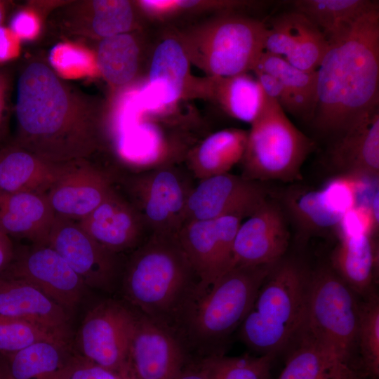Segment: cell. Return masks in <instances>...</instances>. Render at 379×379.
Listing matches in <instances>:
<instances>
[{"instance_id": "obj_1", "label": "cell", "mask_w": 379, "mask_h": 379, "mask_svg": "<svg viewBox=\"0 0 379 379\" xmlns=\"http://www.w3.org/2000/svg\"><path fill=\"white\" fill-rule=\"evenodd\" d=\"M13 144L52 163L86 160L100 147L99 103L41 59L22 67L16 86Z\"/></svg>"}, {"instance_id": "obj_2", "label": "cell", "mask_w": 379, "mask_h": 379, "mask_svg": "<svg viewBox=\"0 0 379 379\" xmlns=\"http://www.w3.org/2000/svg\"><path fill=\"white\" fill-rule=\"evenodd\" d=\"M379 106L378 5L328 41L317 70L312 121L321 131L339 136Z\"/></svg>"}, {"instance_id": "obj_3", "label": "cell", "mask_w": 379, "mask_h": 379, "mask_svg": "<svg viewBox=\"0 0 379 379\" xmlns=\"http://www.w3.org/2000/svg\"><path fill=\"white\" fill-rule=\"evenodd\" d=\"M199 283L177 234H151L132 254L124 288L142 314L177 335Z\"/></svg>"}, {"instance_id": "obj_4", "label": "cell", "mask_w": 379, "mask_h": 379, "mask_svg": "<svg viewBox=\"0 0 379 379\" xmlns=\"http://www.w3.org/2000/svg\"><path fill=\"white\" fill-rule=\"evenodd\" d=\"M311 270L286 255L271 268L239 326L243 342L259 355L275 354L295 342L302 329Z\"/></svg>"}, {"instance_id": "obj_5", "label": "cell", "mask_w": 379, "mask_h": 379, "mask_svg": "<svg viewBox=\"0 0 379 379\" xmlns=\"http://www.w3.org/2000/svg\"><path fill=\"white\" fill-rule=\"evenodd\" d=\"M274 265L234 266L196 293L178 331L182 343L206 350L239 327Z\"/></svg>"}, {"instance_id": "obj_6", "label": "cell", "mask_w": 379, "mask_h": 379, "mask_svg": "<svg viewBox=\"0 0 379 379\" xmlns=\"http://www.w3.org/2000/svg\"><path fill=\"white\" fill-rule=\"evenodd\" d=\"M251 124L241 160V175L261 182L301 180V168L314 149V142L267 95L260 112Z\"/></svg>"}, {"instance_id": "obj_7", "label": "cell", "mask_w": 379, "mask_h": 379, "mask_svg": "<svg viewBox=\"0 0 379 379\" xmlns=\"http://www.w3.org/2000/svg\"><path fill=\"white\" fill-rule=\"evenodd\" d=\"M266 23L227 14L201 26L180 41L190 61L211 77L253 71L265 51Z\"/></svg>"}, {"instance_id": "obj_8", "label": "cell", "mask_w": 379, "mask_h": 379, "mask_svg": "<svg viewBox=\"0 0 379 379\" xmlns=\"http://www.w3.org/2000/svg\"><path fill=\"white\" fill-rule=\"evenodd\" d=\"M356 295L329 264L311 270L305 319L300 335L353 364L359 312Z\"/></svg>"}, {"instance_id": "obj_9", "label": "cell", "mask_w": 379, "mask_h": 379, "mask_svg": "<svg viewBox=\"0 0 379 379\" xmlns=\"http://www.w3.org/2000/svg\"><path fill=\"white\" fill-rule=\"evenodd\" d=\"M362 180L340 175L321 189L291 186L278 194L288 222L303 243L337 230L343 215L356 206Z\"/></svg>"}, {"instance_id": "obj_10", "label": "cell", "mask_w": 379, "mask_h": 379, "mask_svg": "<svg viewBox=\"0 0 379 379\" xmlns=\"http://www.w3.org/2000/svg\"><path fill=\"white\" fill-rule=\"evenodd\" d=\"M193 187L187 174L162 166L133 177L128 187L129 201L149 234H177L183 225L186 203Z\"/></svg>"}, {"instance_id": "obj_11", "label": "cell", "mask_w": 379, "mask_h": 379, "mask_svg": "<svg viewBox=\"0 0 379 379\" xmlns=\"http://www.w3.org/2000/svg\"><path fill=\"white\" fill-rule=\"evenodd\" d=\"M136 315L122 305L105 301L91 310L79 333L81 357L127 377V361Z\"/></svg>"}, {"instance_id": "obj_12", "label": "cell", "mask_w": 379, "mask_h": 379, "mask_svg": "<svg viewBox=\"0 0 379 379\" xmlns=\"http://www.w3.org/2000/svg\"><path fill=\"white\" fill-rule=\"evenodd\" d=\"M264 183L230 173L200 180L189 194L183 225L227 216L250 217L272 195Z\"/></svg>"}, {"instance_id": "obj_13", "label": "cell", "mask_w": 379, "mask_h": 379, "mask_svg": "<svg viewBox=\"0 0 379 379\" xmlns=\"http://www.w3.org/2000/svg\"><path fill=\"white\" fill-rule=\"evenodd\" d=\"M241 219L227 216L185 223L177 234L198 279L200 292L232 267L233 244Z\"/></svg>"}, {"instance_id": "obj_14", "label": "cell", "mask_w": 379, "mask_h": 379, "mask_svg": "<svg viewBox=\"0 0 379 379\" xmlns=\"http://www.w3.org/2000/svg\"><path fill=\"white\" fill-rule=\"evenodd\" d=\"M185 348L173 331L144 314L136 315L127 376L130 379H177L185 368Z\"/></svg>"}, {"instance_id": "obj_15", "label": "cell", "mask_w": 379, "mask_h": 379, "mask_svg": "<svg viewBox=\"0 0 379 379\" xmlns=\"http://www.w3.org/2000/svg\"><path fill=\"white\" fill-rule=\"evenodd\" d=\"M289 240L288 218L278 200L271 197L238 227L232 267L275 264L286 255Z\"/></svg>"}, {"instance_id": "obj_16", "label": "cell", "mask_w": 379, "mask_h": 379, "mask_svg": "<svg viewBox=\"0 0 379 379\" xmlns=\"http://www.w3.org/2000/svg\"><path fill=\"white\" fill-rule=\"evenodd\" d=\"M0 275L34 285L65 309L79 302L86 287L63 258L48 245H34L13 256Z\"/></svg>"}, {"instance_id": "obj_17", "label": "cell", "mask_w": 379, "mask_h": 379, "mask_svg": "<svg viewBox=\"0 0 379 379\" xmlns=\"http://www.w3.org/2000/svg\"><path fill=\"white\" fill-rule=\"evenodd\" d=\"M56 251L85 284L106 289L117 270V254L105 248L76 221L55 216L48 244Z\"/></svg>"}, {"instance_id": "obj_18", "label": "cell", "mask_w": 379, "mask_h": 379, "mask_svg": "<svg viewBox=\"0 0 379 379\" xmlns=\"http://www.w3.org/2000/svg\"><path fill=\"white\" fill-rule=\"evenodd\" d=\"M265 52L279 56L306 72H316L328 41L307 18L295 11L280 13L266 23Z\"/></svg>"}, {"instance_id": "obj_19", "label": "cell", "mask_w": 379, "mask_h": 379, "mask_svg": "<svg viewBox=\"0 0 379 379\" xmlns=\"http://www.w3.org/2000/svg\"><path fill=\"white\" fill-rule=\"evenodd\" d=\"M112 188L104 172L80 160L66 164L46 197L55 215L78 222L98 207Z\"/></svg>"}, {"instance_id": "obj_20", "label": "cell", "mask_w": 379, "mask_h": 379, "mask_svg": "<svg viewBox=\"0 0 379 379\" xmlns=\"http://www.w3.org/2000/svg\"><path fill=\"white\" fill-rule=\"evenodd\" d=\"M77 222L95 241L115 254L138 245L145 234L149 235L136 208L114 188Z\"/></svg>"}, {"instance_id": "obj_21", "label": "cell", "mask_w": 379, "mask_h": 379, "mask_svg": "<svg viewBox=\"0 0 379 379\" xmlns=\"http://www.w3.org/2000/svg\"><path fill=\"white\" fill-rule=\"evenodd\" d=\"M189 58L180 40L167 38L157 46L148 81L136 92L145 111L160 109L181 96L189 75Z\"/></svg>"}, {"instance_id": "obj_22", "label": "cell", "mask_w": 379, "mask_h": 379, "mask_svg": "<svg viewBox=\"0 0 379 379\" xmlns=\"http://www.w3.org/2000/svg\"><path fill=\"white\" fill-rule=\"evenodd\" d=\"M329 161L340 175L360 180L379 175V110L338 137Z\"/></svg>"}, {"instance_id": "obj_23", "label": "cell", "mask_w": 379, "mask_h": 379, "mask_svg": "<svg viewBox=\"0 0 379 379\" xmlns=\"http://www.w3.org/2000/svg\"><path fill=\"white\" fill-rule=\"evenodd\" d=\"M0 316L67 335L66 309L34 285L0 275Z\"/></svg>"}, {"instance_id": "obj_24", "label": "cell", "mask_w": 379, "mask_h": 379, "mask_svg": "<svg viewBox=\"0 0 379 379\" xmlns=\"http://www.w3.org/2000/svg\"><path fill=\"white\" fill-rule=\"evenodd\" d=\"M62 27L70 34L98 38L128 33L134 22L132 4L124 0L72 3L61 10Z\"/></svg>"}, {"instance_id": "obj_25", "label": "cell", "mask_w": 379, "mask_h": 379, "mask_svg": "<svg viewBox=\"0 0 379 379\" xmlns=\"http://www.w3.org/2000/svg\"><path fill=\"white\" fill-rule=\"evenodd\" d=\"M55 216L46 194L0 193V230L8 237L47 245Z\"/></svg>"}, {"instance_id": "obj_26", "label": "cell", "mask_w": 379, "mask_h": 379, "mask_svg": "<svg viewBox=\"0 0 379 379\" xmlns=\"http://www.w3.org/2000/svg\"><path fill=\"white\" fill-rule=\"evenodd\" d=\"M66 164L48 161L13 143L0 148V193L46 194Z\"/></svg>"}, {"instance_id": "obj_27", "label": "cell", "mask_w": 379, "mask_h": 379, "mask_svg": "<svg viewBox=\"0 0 379 379\" xmlns=\"http://www.w3.org/2000/svg\"><path fill=\"white\" fill-rule=\"evenodd\" d=\"M378 251L373 237L361 234L340 238L329 265L338 277L363 298L374 289Z\"/></svg>"}, {"instance_id": "obj_28", "label": "cell", "mask_w": 379, "mask_h": 379, "mask_svg": "<svg viewBox=\"0 0 379 379\" xmlns=\"http://www.w3.org/2000/svg\"><path fill=\"white\" fill-rule=\"evenodd\" d=\"M296 347L275 379H364L356 366L300 335Z\"/></svg>"}, {"instance_id": "obj_29", "label": "cell", "mask_w": 379, "mask_h": 379, "mask_svg": "<svg viewBox=\"0 0 379 379\" xmlns=\"http://www.w3.org/2000/svg\"><path fill=\"white\" fill-rule=\"evenodd\" d=\"M66 340H43L6 355L8 379H60L74 359Z\"/></svg>"}, {"instance_id": "obj_30", "label": "cell", "mask_w": 379, "mask_h": 379, "mask_svg": "<svg viewBox=\"0 0 379 379\" xmlns=\"http://www.w3.org/2000/svg\"><path fill=\"white\" fill-rule=\"evenodd\" d=\"M247 138L248 131L237 128L224 129L210 135L190 156V173L199 181L229 173L241 161Z\"/></svg>"}, {"instance_id": "obj_31", "label": "cell", "mask_w": 379, "mask_h": 379, "mask_svg": "<svg viewBox=\"0 0 379 379\" xmlns=\"http://www.w3.org/2000/svg\"><path fill=\"white\" fill-rule=\"evenodd\" d=\"M208 92L230 116L251 124L266 99L256 77L243 73L228 77H211Z\"/></svg>"}, {"instance_id": "obj_32", "label": "cell", "mask_w": 379, "mask_h": 379, "mask_svg": "<svg viewBox=\"0 0 379 379\" xmlns=\"http://www.w3.org/2000/svg\"><path fill=\"white\" fill-rule=\"evenodd\" d=\"M293 5L295 11L307 18L328 41L378 3L368 0H298L293 1Z\"/></svg>"}, {"instance_id": "obj_33", "label": "cell", "mask_w": 379, "mask_h": 379, "mask_svg": "<svg viewBox=\"0 0 379 379\" xmlns=\"http://www.w3.org/2000/svg\"><path fill=\"white\" fill-rule=\"evenodd\" d=\"M139 53L137 41L129 33L104 38L96 53L98 70L112 86H124L137 74Z\"/></svg>"}, {"instance_id": "obj_34", "label": "cell", "mask_w": 379, "mask_h": 379, "mask_svg": "<svg viewBox=\"0 0 379 379\" xmlns=\"http://www.w3.org/2000/svg\"><path fill=\"white\" fill-rule=\"evenodd\" d=\"M254 69L277 78L293 98L300 117L312 120L317 102V71L301 70L282 58L265 51Z\"/></svg>"}, {"instance_id": "obj_35", "label": "cell", "mask_w": 379, "mask_h": 379, "mask_svg": "<svg viewBox=\"0 0 379 379\" xmlns=\"http://www.w3.org/2000/svg\"><path fill=\"white\" fill-rule=\"evenodd\" d=\"M359 347L366 375L379 376V298L375 290L359 302L357 330Z\"/></svg>"}, {"instance_id": "obj_36", "label": "cell", "mask_w": 379, "mask_h": 379, "mask_svg": "<svg viewBox=\"0 0 379 379\" xmlns=\"http://www.w3.org/2000/svg\"><path fill=\"white\" fill-rule=\"evenodd\" d=\"M274 357L270 354L229 357L215 354L201 361L210 379H272L270 371Z\"/></svg>"}, {"instance_id": "obj_37", "label": "cell", "mask_w": 379, "mask_h": 379, "mask_svg": "<svg viewBox=\"0 0 379 379\" xmlns=\"http://www.w3.org/2000/svg\"><path fill=\"white\" fill-rule=\"evenodd\" d=\"M66 339V334L25 321L0 316V353L6 356L39 340Z\"/></svg>"}, {"instance_id": "obj_38", "label": "cell", "mask_w": 379, "mask_h": 379, "mask_svg": "<svg viewBox=\"0 0 379 379\" xmlns=\"http://www.w3.org/2000/svg\"><path fill=\"white\" fill-rule=\"evenodd\" d=\"M374 222L368 205L357 204L343 215L337 232L340 238L376 234Z\"/></svg>"}, {"instance_id": "obj_39", "label": "cell", "mask_w": 379, "mask_h": 379, "mask_svg": "<svg viewBox=\"0 0 379 379\" xmlns=\"http://www.w3.org/2000/svg\"><path fill=\"white\" fill-rule=\"evenodd\" d=\"M253 72L267 96L274 100L285 112L300 117L293 98L277 78L261 70L254 69Z\"/></svg>"}, {"instance_id": "obj_40", "label": "cell", "mask_w": 379, "mask_h": 379, "mask_svg": "<svg viewBox=\"0 0 379 379\" xmlns=\"http://www.w3.org/2000/svg\"><path fill=\"white\" fill-rule=\"evenodd\" d=\"M82 357H74L60 379H128Z\"/></svg>"}, {"instance_id": "obj_41", "label": "cell", "mask_w": 379, "mask_h": 379, "mask_svg": "<svg viewBox=\"0 0 379 379\" xmlns=\"http://www.w3.org/2000/svg\"><path fill=\"white\" fill-rule=\"evenodd\" d=\"M11 88V77L0 67V142L8 132Z\"/></svg>"}, {"instance_id": "obj_42", "label": "cell", "mask_w": 379, "mask_h": 379, "mask_svg": "<svg viewBox=\"0 0 379 379\" xmlns=\"http://www.w3.org/2000/svg\"><path fill=\"white\" fill-rule=\"evenodd\" d=\"M36 19L28 11L17 13L11 22V29L19 39H29L37 31Z\"/></svg>"}, {"instance_id": "obj_43", "label": "cell", "mask_w": 379, "mask_h": 379, "mask_svg": "<svg viewBox=\"0 0 379 379\" xmlns=\"http://www.w3.org/2000/svg\"><path fill=\"white\" fill-rule=\"evenodd\" d=\"M18 39L10 28L0 27V63L11 60L18 55Z\"/></svg>"}, {"instance_id": "obj_44", "label": "cell", "mask_w": 379, "mask_h": 379, "mask_svg": "<svg viewBox=\"0 0 379 379\" xmlns=\"http://www.w3.org/2000/svg\"><path fill=\"white\" fill-rule=\"evenodd\" d=\"M13 256V247L9 237L0 230V273L8 266Z\"/></svg>"}, {"instance_id": "obj_45", "label": "cell", "mask_w": 379, "mask_h": 379, "mask_svg": "<svg viewBox=\"0 0 379 379\" xmlns=\"http://www.w3.org/2000/svg\"><path fill=\"white\" fill-rule=\"evenodd\" d=\"M177 379H210L202 361L198 364L185 367Z\"/></svg>"}, {"instance_id": "obj_46", "label": "cell", "mask_w": 379, "mask_h": 379, "mask_svg": "<svg viewBox=\"0 0 379 379\" xmlns=\"http://www.w3.org/2000/svg\"><path fill=\"white\" fill-rule=\"evenodd\" d=\"M368 207L372 215L375 227L378 231L379 227V190L378 188L371 199Z\"/></svg>"}, {"instance_id": "obj_47", "label": "cell", "mask_w": 379, "mask_h": 379, "mask_svg": "<svg viewBox=\"0 0 379 379\" xmlns=\"http://www.w3.org/2000/svg\"><path fill=\"white\" fill-rule=\"evenodd\" d=\"M6 12V4L4 1H0V27L4 21Z\"/></svg>"}, {"instance_id": "obj_48", "label": "cell", "mask_w": 379, "mask_h": 379, "mask_svg": "<svg viewBox=\"0 0 379 379\" xmlns=\"http://www.w3.org/2000/svg\"><path fill=\"white\" fill-rule=\"evenodd\" d=\"M0 379H8L5 371V367L3 368L0 366Z\"/></svg>"}, {"instance_id": "obj_49", "label": "cell", "mask_w": 379, "mask_h": 379, "mask_svg": "<svg viewBox=\"0 0 379 379\" xmlns=\"http://www.w3.org/2000/svg\"><path fill=\"white\" fill-rule=\"evenodd\" d=\"M130 379V378H129Z\"/></svg>"}]
</instances>
